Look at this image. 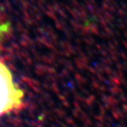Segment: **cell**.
<instances>
[{
  "label": "cell",
  "mask_w": 127,
  "mask_h": 127,
  "mask_svg": "<svg viewBox=\"0 0 127 127\" xmlns=\"http://www.w3.org/2000/svg\"><path fill=\"white\" fill-rule=\"evenodd\" d=\"M23 99V91L14 83L8 66L0 60V116L21 107Z\"/></svg>",
  "instance_id": "1"
},
{
  "label": "cell",
  "mask_w": 127,
  "mask_h": 127,
  "mask_svg": "<svg viewBox=\"0 0 127 127\" xmlns=\"http://www.w3.org/2000/svg\"><path fill=\"white\" fill-rule=\"evenodd\" d=\"M9 31V24H0V35H3L5 33Z\"/></svg>",
  "instance_id": "2"
}]
</instances>
